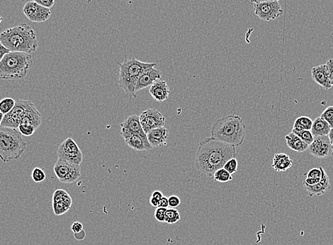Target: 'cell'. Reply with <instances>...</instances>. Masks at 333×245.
Wrapping results in <instances>:
<instances>
[{
	"label": "cell",
	"instance_id": "obj_23",
	"mask_svg": "<svg viewBox=\"0 0 333 245\" xmlns=\"http://www.w3.org/2000/svg\"><path fill=\"white\" fill-rule=\"evenodd\" d=\"M331 128L325 120L321 117L316 118L313 121L311 131L314 137L316 136H328Z\"/></svg>",
	"mask_w": 333,
	"mask_h": 245
},
{
	"label": "cell",
	"instance_id": "obj_8",
	"mask_svg": "<svg viewBox=\"0 0 333 245\" xmlns=\"http://www.w3.org/2000/svg\"><path fill=\"white\" fill-rule=\"evenodd\" d=\"M58 159L71 163L80 165L83 160V154L78 145L72 138H68L61 143L57 151Z\"/></svg>",
	"mask_w": 333,
	"mask_h": 245
},
{
	"label": "cell",
	"instance_id": "obj_45",
	"mask_svg": "<svg viewBox=\"0 0 333 245\" xmlns=\"http://www.w3.org/2000/svg\"><path fill=\"white\" fill-rule=\"evenodd\" d=\"M74 236H75L76 240H79V241H82V240L85 239V237H86V233H85V230H82L80 233H75Z\"/></svg>",
	"mask_w": 333,
	"mask_h": 245
},
{
	"label": "cell",
	"instance_id": "obj_17",
	"mask_svg": "<svg viewBox=\"0 0 333 245\" xmlns=\"http://www.w3.org/2000/svg\"><path fill=\"white\" fill-rule=\"evenodd\" d=\"M311 75L313 81L325 90H328L332 87L326 64L313 67L311 70Z\"/></svg>",
	"mask_w": 333,
	"mask_h": 245
},
{
	"label": "cell",
	"instance_id": "obj_33",
	"mask_svg": "<svg viewBox=\"0 0 333 245\" xmlns=\"http://www.w3.org/2000/svg\"><path fill=\"white\" fill-rule=\"evenodd\" d=\"M237 167H238V162H237V159L235 157H232V158L227 160L223 166V168L230 174L236 173Z\"/></svg>",
	"mask_w": 333,
	"mask_h": 245
},
{
	"label": "cell",
	"instance_id": "obj_2",
	"mask_svg": "<svg viewBox=\"0 0 333 245\" xmlns=\"http://www.w3.org/2000/svg\"><path fill=\"white\" fill-rule=\"evenodd\" d=\"M0 41L10 52L31 54L39 47L35 31L26 24L6 29L0 34Z\"/></svg>",
	"mask_w": 333,
	"mask_h": 245
},
{
	"label": "cell",
	"instance_id": "obj_50",
	"mask_svg": "<svg viewBox=\"0 0 333 245\" xmlns=\"http://www.w3.org/2000/svg\"><path fill=\"white\" fill-rule=\"evenodd\" d=\"M4 114L1 111H0V125L2 123L3 119H4Z\"/></svg>",
	"mask_w": 333,
	"mask_h": 245
},
{
	"label": "cell",
	"instance_id": "obj_5",
	"mask_svg": "<svg viewBox=\"0 0 333 245\" xmlns=\"http://www.w3.org/2000/svg\"><path fill=\"white\" fill-rule=\"evenodd\" d=\"M33 65L31 54L9 52L0 61V80H20L27 75Z\"/></svg>",
	"mask_w": 333,
	"mask_h": 245
},
{
	"label": "cell",
	"instance_id": "obj_46",
	"mask_svg": "<svg viewBox=\"0 0 333 245\" xmlns=\"http://www.w3.org/2000/svg\"><path fill=\"white\" fill-rule=\"evenodd\" d=\"M151 196L154 197V198H156V199L161 200V198L164 196V195H163V194L162 193L161 191L157 190L153 192V193L152 194Z\"/></svg>",
	"mask_w": 333,
	"mask_h": 245
},
{
	"label": "cell",
	"instance_id": "obj_3",
	"mask_svg": "<svg viewBox=\"0 0 333 245\" xmlns=\"http://www.w3.org/2000/svg\"><path fill=\"white\" fill-rule=\"evenodd\" d=\"M211 136L217 141L239 147L243 144L246 137V126L240 116L228 115L214 122Z\"/></svg>",
	"mask_w": 333,
	"mask_h": 245
},
{
	"label": "cell",
	"instance_id": "obj_51",
	"mask_svg": "<svg viewBox=\"0 0 333 245\" xmlns=\"http://www.w3.org/2000/svg\"><path fill=\"white\" fill-rule=\"evenodd\" d=\"M3 21V17L2 16H0V24H1V21Z\"/></svg>",
	"mask_w": 333,
	"mask_h": 245
},
{
	"label": "cell",
	"instance_id": "obj_21",
	"mask_svg": "<svg viewBox=\"0 0 333 245\" xmlns=\"http://www.w3.org/2000/svg\"><path fill=\"white\" fill-rule=\"evenodd\" d=\"M293 165V160L287 154L278 153L274 156L273 167L275 172H284L291 168Z\"/></svg>",
	"mask_w": 333,
	"mask_h": 245
},
{
	"label": "cell",
	"instance_id": "obj_36",
	"mask_svg": "<svg viewBox=\"0 0 333 245\" xmlns=\"http://www.w3.org/2000/svg\"><path fill=\"white\" fill-rule=\"evenodd\" d=\"M166 208L158 207L155 211V218L158 222L165 223V216H166Z\"/></svg>",
	"mask_w": 333,
	"mask_h": 245
},
{
	"label": "cell",
	"instance_id": "obj_13",
	"mask_svg": "<svg viewBox=\"0 0 333 245\" xmlns=\"http://www.w3.org/2000/svg\"><path fill=\"white\" fill-rule=\"evenodd\" d=\"M31 101H24V100H17L16 101L15 106L11 111L4 115V119L1 126H6L11 128L17 129L27 106H29Z\"/></svg>",
	"mask_w": 333,
	"mask_h": 245
},
{
	"label": "cell",
	"instance_id": "obj_37",
	"mask_svg": "<svg viewBox=\"0 0 333 245\" xmlns=\"http://www.w3.org/2000/svg\"><path fill=\"white\" fill-rule=\"evenodd\" d=\"M321 177H322V172L320 167L311 169L306 173V178H321Z\"/></svg>",
	"mask_w": 333,
	"mask_h": 245
},
{
	"label": "cell",
	"instance_id": "obj_6",
	"mask_svg": "<svg viewBox=\"0 0 333 245\" xmlns=\"http://www.w3.org/2000/svg\"><path fill=\"white\" fill-rule=\"evenodd\" d=\"M119 65V78L118 83L122 90L127 95L131 97H136L135 87L138 77L143 72L156 66L155 62H144L137 60L135 57L126 59L123 63Z\"/></svg>",
	"mask_w": 333,
	"mask_h": 245
},
{
	"label": "cell",
	"instance_id": "obj_20",
	"mask_svg": "<svg viewBox=\"0 0 333 245\" xmlns=\"http://www.w3.org/2000/svg\"><path fill=\"white\" fill-rule=\"evenodd\" d=\"M169 136V131L165 126L155 128L147 133L148 142L153 147H161L166 144Z\"/></svg>",
	"mask_w": 333,
	"mask_h": 245
},
{
	"label": "cell",
	"instance_id": "obj_27",
	"mask_svg": "<svg viewBox=\"0 0 333 245\" xmlns=\"http://www.w3.org/2000/svg\"><path fill=\"white\" fill-rule=\"evenodd\" d=\"M180 220V214L176 208H166V216H165V223L169 225H173L177 223Z\"/></svg>",
	"mask_w": 333,
	"mask_h": 245
},
{
	"label": "cell",
	"instance_id": "obj_31",
	"mask_svg": "<svg viewBox=\"0 0 333 245\" xmlns=\"http://www.w3.org/2000/svg\"><path fill=\"white\" fill-rule=\"evenodd\" d=\"M71 205L65 202H53V208L56 215H62L70 209Z\"/></svg>",
	"mask_w": 333,
	"mask_h": 245
},
{
	"label": "cell",
	"instance_id": "obj_14",
	"mask_svg": "<svg viewBox=\"0 0 333 245\" xmlns=\"http://www.w3.org/2000/svg\"><path fill=\"white\" fill-rule=\"evenodd\" d=\"M23 12L32 22H44L51 16V9L39 5L33 1H29L25 4L23 8Z\"/></svg>",
	"mask_w": 333,
	"mask_h": 245
},
{
	"label": "cell",
	"instance_id": "obj_44",
	"mask_svg": "<svg viewBox=\"0 0 333 245\" xmlns=\"http://www.w3.org/2000/svg\"><path fill=\"white\" fill-rule=\"evenodd\" d=\"M161 208H167L169 207V202H168V198L166 196H163L159 202V206Z\"/></svg>",
	"mask_w": 333,
	"mask_h": 245
},
{
	"label": "cell",
	"instance_id": "obj_42",
	"mask_svg": "<svg viewBox=\"0 0 333 245\" xmlns=\"http://www.w3.org/2000/svg\"><path fill=\"white\" fill-rule=\"evenodd\" d=\"M321 178H306L303 182V186H314L320 182Z\"/></svg>",
	"mask_w": 333,
	"mask_h": 245
},
{
	"label": "cell",
	"instance_id": "obj_34",
	"mask_svg": "<svg viewBox=\"0 0 333 245\" xmlns=\"http://www.w3.org/2000/svg\"><path fill=\"white\" fill-rule=\"evenodd\" d=\"M320 117L325 120L330 125L331 128H333V106L326 108Z\"/></svg>",
	"mask_w": 333,
	"mask_h": 245
},
{
	"label": "cell",
	"instance_id": "obj_9",
	"mask_svg": "<svg viewBox=\"0 0 333 245\" xmlns=\"http://www.w3.org/2000/svg\"><path fill=\"white\" fill-rule=\"evenodd\" d=\"M121 136L124 139L129 136L136 135V136H140L146 144L147 150H150L153 148L151 144L148 142L146 133L142 127L139 116L131 115L128 116L121 123Z\"/></svg>",
	"mask_w": 333,
	"mask_h": 245
},
{
	"label": "cell",
	"instance_id": "obj_11",
	"mask_svg": "<svg viewBox=\"0 0 333 245\" xmlns=\"http://www.w3.org/2000/svg\"><path fill=\"white\" fill-rule=\"evenodd\" d=\"M139 118L142 127L146 134L151 130L163 127L166 124V118L155 108H150L143 111L140 115Z\"/></svg>",
	"mask_w": 333,
	"mask_h": 245
},
{
	"label": "cell",
	"instance_id": "obj_40",
	"mask_svg": "<svg viewBox=\"0 0 333 245\" xmlns=\"http://www.w3.org/2000/svg\"><path fill=\"white\" fill-rule=\"evenodd\" d=\"M326 65H327L328 72H329L330 80L333 87V59H329L326 62Z\"/></svg>",
	"mask_w": 333,
	"mask_h": 245
},
{
	"label": "cell",
	"instance_id": "obj_41",
	"mask_svg": "<svg viewBox=\"0 0 333 245\" xmlns=\"http://www.w3.org/2000/svg\"><path fill=\"white\" fill-rule=\"evenodd\" d=\"M71 230H72V233L74 234L80 233V232L83 230V225L80 222H75V223H72V226H71Z\"/></svg>",
	"mask_w": 333,
	"mask_h": 245
},
{
	"label": "cell",
	"instance_id": "obj_30",
	"mask_svg": "<svg viewBox=\"0 0 333 245\" xmlns=\"http://www.w3.org/2000/svg\"><path fill=\"white\" fill-rule=\"evenodd\" d=\"M16 104V101L12 98H3L0 101V111L4 115L12 110Z\"/></svg>",
	"mask_w": 333,
	"mask_h": 245
},
{
	"label": "cell",
	"instance_id": "obj_49",
	"mask_svg": "<svg viewBox=\"0 0 333 245\" xmlns=\"http://www.w3.org/2000/svg\"><path fill=\"white\" fill-rule=\"evenodd\" d=\"M328 138H329L330 141H331L333 147V128H331V131H330L329 134H328Z\"/></svg>",
	"mask_w": 333,
	"mask_h": 245
},
{
	"label": "cell",
	"instance_id": "obj_47",
	"mask_svg": "<svg viewBox=\"0 0 333 245\" xmlns=\"http://www.w3.org/2000/svg\"><path fill=\"white\" fill-rule=\"evenodd\" d=\"M159 202L160 200L156 199L154 197L151 196V198H150V204L152 206L154 207V208H158L159 206Z\"/></svg>",
	"mask_w": 333,
	"mask_h": 245
},
{
	"label": "cell",
	"instance_id": "obj_16",
	"mask_svg": "<svg viewBox=\"0 0 333 245\" xmlns=\"http://www.w3.org/2000/svg\"><path fill=\"white\" fill-rule=\"evenodd\" d=\"M41 123H42V116L41 113L36 108L35 105L30 101L19 125L31 126L36 130L40 127Z\"/></svg>",
	"mask_w": 333,
	"mask_h": 245
},
{
	"label": "cell",
	"instance_id": "obj_28",
	"mask_svg": "<svg viewBox=\"0 0 333 245\" xmlns=\"http://www.w3.org/2000/svg\"><path fill=\"white\" fill-rule=\"evenodd\" d=\"M214 178L216 182L221 183H225L232 180V174L229 173L223 167L216 171L214 174Z\"/></svg>",
	"mask_w": 333,
	"mask_h": 245
},
{
	"label": "cell",
	"instance_id": "obj_48",
	"mask_svg": "<svg viewBox=\"0 0 333 245\" xmlns=\"http://www.w3.org/2000/svg\"><path fill=\"white\" fill-rule=\"evenodd\" d=\"M279 1V0H250L252 3L257 4V3L268 2V1Z\"/></svg>",
	"mask_w": 333,
	"mask_h": 245
},
{
	"label": "cell",
	"instance_id": "obj_18",
	"mask_svg": "<svg viewBox=\"0 0 333 245\" xmlns=\"http://www.w3.org/2000/svg\"><path fill=\"white\" fill-rule=\"evenodd\" d=\"M320 168L322 172V177L320 182L314 186H303L311 197L319 196L323 195L331 188V182H330V178L327 173L323 167H321Z\"/></svg>",
	"mask_w": 333,
	"mask_h": 245
},
{
	"label": "cell",
	"instance_id": "obj_15",
	"mask_svg": "<svg viewBox=\"0 0 333 245\" xmlns=\"http://www.w3.org/2000/svg\"><path fill=\"white\" fill-rule=\"evenodd\" d=\"M161 75L162 72L156 67H153L143 72L141 76L138 77V81L136 82V87H135L136 94L143 89L151 87L153 82L161 79Z\"/></svg>",
	"mask_w": 333,
	"mask_h": 245
},
{
	"label": "cell",
	"instance_id": "obj_29",
	"mask_svg": "<svg viewBox=\"0 0 333 245\" xmlns=\"http://www.w3.org/2000/svg\"><path fill=\"white\" fill-rule=\"evenodd\" d=\"M291 132L296 134L305 143H307L308 146H310L314 140V136H313L312 133L311 131H308V130H298L293 128Z\"/></svg>",
	"mask_w": 333,
	"mask_h": 245
},
{
	"label": "cell",
	"instance_id": "obj_22",
	"mask_svg": "<svg viewBox=\"0 0 333 245\" xmlns=\"http://www.w3.org/2000/svg\"><path fill=\"white\" fill-rule=\"evenodd\" d=\"M286 145L290 149L297 152H303L308 149L307 143L303 141L296 134L291 132L285 136Z\"/></svg>",
	"mask_w": 333,
	"mask_h": 245
},
{
	"label": "cell",
	"instance_id": "obj_19",
	"mask_svg": "<svg viewBox=\"0 0 333 245\" xmlns=\"http://www.w3.org/2000/svg\"><path fill=\"white\" fill-rule=\"evenodd\" d=\"M149 92L154 100L158 102H163L167 99L170 90L166 82L160 79L153 82V85L150 87Z\"/></svg>",
	"mask_w": 333,
	"mask_h": 245
},
{
	"label": "cell",
	"instance_id": "obj_24",
	"mask_svg": "<svg viewBox=\"0 0 333 245\" xmlns=\"http://www.w3.org/2000/svg\"><path fill=\"white\" fill-rule=\"evenodd\" d=\"M124 140L127 146L131 147V148L135 149V150H147L146 144H145L144 141H143V140L140 136L133 135V136L125 138Z\"/></svg>",
	"mask_w": 333,
	"mask_h": 245
},
{
	"label": "cell",
	"instance_id": "obj_32",
	"mask_svg": "<svg viewBox=\"0 0 333 245\" xmlns=\"http://www.w3.org/2000/svg\"><path fill=\"white\" fill-rule=\"evenodd\" d=\"M31 177H32L33 181L36 183H40V182H44L46 179V175L44 171L39 167H36L33 169L31 172Z\"/></svg>",
	"mask_w": 333,
	"mask_h": 245
},
{
	"label": "cell",
	"instance_id": "obj_4",
	"mask_svg": "<svg viewBox=\"0 0 333 245\" xmlns=\"http://www.w3.org/2000/svg\"><path fill=\"white\" fill-rule=\"evenodd\" d=\"M28 146L19 130L0 125V159L3 162L20 158Z\"/></svg>",
	"mask_w": 333,
	"mask_h": 245
},
{
	"label": "cell",
	"instance_id": "obj_35",
	"mask_svg": "<svg viewBox=\"0 0 333 245\" xmlns=\"http://www.w3.org/2000/svg\"><path fill=\"white\" fill-rule=\"evenodd\" d=\"M19 132L24 136H31L34 134L36 130L34 127H31L29 126H25V125H19L18 128Z\"/></svg>",
	"mask_w": 333,
	"mask_h": 245
},
{
	"label": "cell",
	"instance_id": "obj_12",
	"mask_svg": "<svg viewBox=\"0 0 333 245\" xmlns=\"http://www.w3.org/2000/svg\"><path fill=\"white\" fill-rule=\"evenodd\" d=\"M309 153L318 158H328L333 155V147L328 136H316L308 146Z\"/></svg>",
	"mask_w": 333,
	"mask_h": 245
},
{
	"label": "cell",
	"instance_id": "obj_39",
	"mask_svg": "<svg viewBox=\"0 0 333 245\" xmlns=\"http://www.w3.org/2000/svg\"><path fill=\"white\" fill-rule=\"evenodd\" d=\"M33 1L49 9H51L55 4V0H33Z\"/></svg>",
	"mask_w": 333,
	"mask_h": 245
},
{
	"label": "cell",
	"instance_id": "obj_25",
	"mask_svg": "<svg viewBox=\"0 0 333 245\" xmlns=\"http://www.w3.org/2000/svg\"><path fill=\"white\" fill-rule=\"evenodd\" d=\"M65 202L72 205V200L70 194L63 189H57L53 196V202Z\"/></svg>",
	"mask_w": 333,
	"mask_h": 245
},
{
	"label": "cell",
	"instance_id": "obj_26",
	"mask_svg": "<svg viewBox=\"0 0 333 245\" xmlns=\"http://www.w3.org/2000/svg\"><path fill=\"white\" fill-rule=\"evenodd\" d=\"M313 121L308 116H301L295 121L293 128L298 130H308L311 131L312 128Z\"/></svg>",
	"mask_w": 333,
	"mask_h": 245
},
{
	"label": "cell",
	"instance_id": "obj_38",
	"mask_svg": "<svg viewBox=\"0 0 333 245\" xmlns=\"http://www.w3.org/2000/svg\"><path fill=\"white\" fill-rule=\"evenodd\" d=\"M168 202H169V207L172 208H177L181 203V200L179 197L177 196L172 195L168 198Z\"/></svg>",
	"mask_w": 333,
	"mask_h": 245
},
{
	"label": "cell",
	"instance_id": "obj_10",
	"mask_svg": "<svg viewBox=\"0 0 333 245\" xmlns=\"http://www.w3.org/2000/svg\"><path fill=\"white\" fill-rule=\"evenodd\" d=\"M254 9L255 15L263 21L275 20L283 14V9L278 1L254 4Z\"/></svg>",
	"mask_w": 333,
	"mask_h": 245
},
{
	"label": "cell",
	"instance_id": "obj_43",
	"mask_svg": "<svg viewBox=\"0 0 333 245\" xmlns=\"http://www.w3.org/2000/svg\"><path fill=\"white\" fill-rule=\"evenodd\" d=\"M9 52L10 51H9L6 47H4V46H3V44H1V41H0V61H1V59L4 57V55Z\"/></svg>",
	"mask_w": 333,
	"mask_h": 245
},
{
	"label": "cell",
	"instance_id": "obj_7",
	"mask_svg": "<svg viewBox=\"0 0 333 245\" xmlns=\"http://www.w3.org/2000/svg\"><path fill=\"white\" fill-rule=\"evenodd\" d=\"M56 177L63 184H72L81 177L80 165L58 159L54 167Z\"/></svg>",
	"mask_w": 333,
	"mask_h": 245
},
{
	"label": "cell",
	"instance_id": "obj_1",
	"mask_svg": "<svg viewBox=\"0 0 333 245\" xmlns=\"http://www.w3.org/2000/svg\"><path fill=\"white\" fill-rule=\"evenodd\" d=\"M236 148L232 145L212 137L199 143L195 155V167L202 173L212 177L216 171L222 168L229 159L236 157Z\"/></svg>",
	"mask_w": 333,
	"mask_h": 245
}]
</instances>
